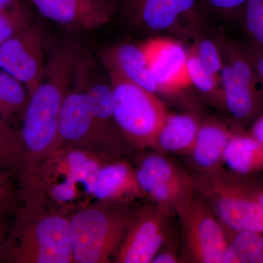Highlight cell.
Instances as JSON below:
<instances>
[{
	"label": "cell",
	"instance_id": "cell-1",
	"mask_svg": "<svg viewBox=\"0 0 263 263\" xmlns=\"http://www.w3.org/2000/svg\"><path fill=\"white\" fill-rule=\"evenodd\" d=\"M82 57L80 48L70 42L58 45L50 53L43 80L29 96L18 129L23 171L18 181L37 168L60 147V110Z\"/></svg>",
	"mask_w": 263,
	"mask_h": 263
},
{
	"label": "cell",
	"instance_id": "cell-2",
	"mask_svg": "<svg viewBox=\"0 0 263 263\" xmlns=\"http://www.w3.org/2000/svg\"><path fill=\"white\" fill-rule=\"evenodd\" d=\"M0 247V263H74L67 214L21 204Z\"/></svg>",
	"mask_w": 263,
	"mask_h": 263
},
{
	"label": "cell",
	"instance_id": "cell-3",
	"mask_svg": "<svg viewBox=\"0 0 263 263\" xmlns=\"http://www.w3.org/2000/svg\"><path fill=\"white\" fill-rule=\"evenodd\" d=\"M136 210L129 205L95 200L69 215L74 263H110Z\"/></svg>",
	"mask_w": 263,
	"mask_h": 263
},
{
	"label": "cell",
	"instance_id": "cell-4",
	"mask_svg": "<svg viewBox=\"0 0 263 263\" xmlns=\"http://www.w3.org/2000/svg\"><path fill=\"white\" fill-rule=\"evenodd\" d=\"M221 170L193 176L194 190L227 230L263 233L261 185Z\"/></svg>",
	"mask_w": 263,
	"mask_h": 263
},
{
	"label": "cell",
	"instance_id": "cell-5",
	"mask_svg": "<svg viewBox=\"0 0 263 263\" xmlns=\"http://www.w3.org/2000/svg\"><path fill=\"white\" fill-rule=\"evenodd\" d=\"M222 60L220 82L224 109L238 124L249 125L263 111V88L243 43L212 31Z\"/></svg>",
	"mask_w": 263,
	"mask_h": 263
},
{
	"label": "cell",
	"instance_id": "cell-6",
	"mask_svg": "<svg viewBox=\"0 0 263 263\" xmlns=\"http://www.w3.org/2000/svg\"><path fill=\"white\" fill-rule=\"evenodd\" d=\"M113 92L114 116L126 141L135 148H152L155 137L169 113L157 94L108 72Z\"/></svg>",
	"mask_w": 263,
	"mask_h": 263
},
{
	"label": "cell",
	"instance_id": "cell-7",
	"mask_svg": "<svg viewBox=\"0 0 263 263\" xmlns=\"http://www.w3.org/2000/svg\"><path fill=\"white\" fill-rule=\"evenodd\" d=\"M181 228L183 257L195 263H224L228 232L210 207L194 192L174 211Z\"/></svg>",
	"mask_w": 263,
	"mask_h": 263
},
{
	"label": "cell",
	"instance_id": "cell-8",
	"mask_svg": "<svg viewBox=\"0 0 263 263\" xmlns=\"http://www.w3.org/2000/svg\"><path fill=\"white\" fill-rule=\"evenodd\" d=\"M89 67V60L83 55L60 110V147H72L111 155L90 110L86 92Z\"/></svg>",
	"mask_w": 263,
	"mask_h": 263
},
{
	"label": "cell",
	"instance_id": "cell-9",
	"mask_svg": "<svg viewBox=\"0 0 263 263\" xmlns=\"http://www.w3.org/2000/svg\"><path fill=\"white\" fill-rule=\"evenodd\" d=\"M135 28L151 36L162 35L175 30L180 24L190 27L202 19L198 0H114Z\"/></svg>",
	"mask_w": 263,
	"mask_h": 263
},
{
	"label": "cell",
	"instance_id": "cell-10",
	"mask_svg": "<svg viewBox=\"0 0 263 263\" xmlns=\"http://www.w3.org/2000/svg\"><path fill=\"white\" fill-rule=\"evenodd\" d=\"M171 209L152 202L137 209L113 262L149 263L169 243Z\"/></svg>",
	"mask_w": 263,
	"mask_h": 263
},
{
	"label": "cell",
	"instance_id": "cell-11",
	"mask_svg": "<svg viewBox=\"0 0 263 263\" xmlns=\"http://www.w3.org/2000/svg\"><path fill=\"white\" fill-rule=\"evenodd\" d=\"M45 35L39 24L27 28L0 44V70L24 85L29 97L44 76Z\"/></svg>",
	"mask_w": 263,
	"mask_h": 263
},
{
	"label": "cell",
	"instance_id": "cell-12",
	"mask_svg": "<svg viewBox=\"0 0 263 263\" xmlns=\"http://www.w3.org/2000/svg\"><path fill=\"white\" fill-rule=\"evenodd\" d=\"M157 95L174 96L192 86L187 70L188 48L163 35L152 36L140 43Z\"/></svg>",
	"mask_w": 263,
	"mask_h": 263
},
{
	"label": "cell",
	"instance_id": "cell-13",
	"mask_svg": "<svg viewBox=\"0 0 263 263\" xmlns=\"http://www.w3.org/2000/svg\"><path fill=\"white\" fill-rule=\"evenodd\" d=\"M48 20L72 30L94 31L117 13L114 0H29Z\"/></svg>",
	"mask_w": 263,
	"mask_h": 263
},
{
	"label": "cell",
	"instance_id": "cell-14",
	"mask_svg": "<svg viewBox=\"0 0 263 263\" xmlns=\"http://www.w3.org/2000/svg\"><path fill=\"white\" fill-rule=\"evenodd\" d=\"M115 157H119L72 147H60L37 168L76 181L91 198V189L99 171Z\"/></svg>",
	"mask_w": 263,
	"mask_h": 263
},
{
	"label": "cell",
	"instance_id": "cell-15",
	"mask_svg": "<svg viewBox=\"0 0 263 263\" xmlns=\"http://www.w3.org/2000/svg\"><path fill=\"white\" fill-rule=\"evenodd\" d=\"M91 196L94 200L125 205L145 197L136 167L121 157L109 161L100 170Z\"/></svg>",
	"mask_w": 263,
	"mask_h": 263
},
{
	"label": "cell",
	"instance_id": "cell-16",
	"mask_svg": "<svg viewBox=\"0 0 263 263\" xmlns=\"http://www.w3.org/2000/svg\"><path fill=\"white\" fill-rule=\"evenodd\" d=\"M234 130L215 119L200 123L195 141L187 154L199 174L222 170L224 152Z\"/></svg>",
	"mask_w": 263,
	"mask_h": 263
},
{
	"label": "cell",
	"instance_id": "cell-17",
	"mask_svg": "<svg viewBox=\"0 0 263 263\" xmlns=\"http://www.w3.org/2000/svg\"><path fill=\"white\" fill-rule=\"evenodd\" d=\"M86 92L93 119L110 155L120 157L129 144L114 119L113 92L110 82L91 81L89 77Z\"/></svg>",
	"mask_w": 263,
	"mask_h": 263
},
{
	"label": "cell",
	"instance_id": "cell-18",
	"mask_svg": "<svg viewBox=\"0 0 263 263\" xmlns=\"http://www.w3.org/2000/svg\"><path fill=\"white\" fill-rule=\"evenodd\" d=\"M103 62L107 72H117L157 95V86L140 43L116 45L104 51Z\"/></svg>",
	"mask_w": 263,
	"mask_h": 263
},
{
	"label": "cell",
	"instance_id": "cell-19",
	"mask_svg": "<svg viewBox=\"0 0 263 263\" xmlns=\"http://www.w3.org/2000/svg\"><path fill=\"white\" fill-rule=\"evenodd\" d=\"M200 123L193 114L169 112L152 148L162 153L188 154L195 141Z\"/></svg>",
	"mask_w": 263,
	"mask_h": 263
},
{
	"label": "cell",
	"instance_id": "cell-20",
	"mask_svg": "<svg viewBox=\"0 0 263 263\" xmlns=\"http://www.w3.org/2000/svg\"><path fill=\"white\" fill-rule=\"evenodd\" d=\"M224 164L232 173L239 176L263 173V145L238 127L226 147Z\"/></svg>",
	"mask_w": 263,
	"mask_h": 263
},
{
	"label": "cell",
	"instance_id": "cell-21",
	"mask_svg": "<svg viewBox=\"0 0 263 263\" xmlns=\"http://www.w3.org/2000/svg\"><path fill=\"white\" fill-rule=\"evenodd\" d=\"M136 174L145 197L153 203L167 208L173 212L195 192L193 183L166 182L153 179L137 170Z\"/></svg>",
	"mask_w": 263,
	"mask_h": 263
},
{
	"label": "cell",
	"instance_id": "cell-22",
	"mask_svg": "<svg viewBox=\"0 0 263 263\" xmlns=\"http://www.w3.org/2000/svg\"><path fill=\"white\" fill-rule=\"evenodd\" d=\"M29 98L28 91L22 82L0 70V119L13 125L22 120Z\"/></svg>",
	"mask_w": 263,
	"mask_h": 263
},
{
	"label": "cell",
	"instance_id": "cell-23",
	"mask_svg": "<svg viewBox=\"0 0 263 263\" xmlns=\"http://www.w3.org/2000/svg\"><path fill=\"white\" fill-rule=\"evenodd\" d=\"M227 232L229 245L224 263H263V233L228 230Z\"/></svg>",
	"mask_w": 263,
	"mask_h": 263
},
{
	"label": "cell",
	"instance_id": "cell-24",
	"mask_svg": "<svg viewBox=\"0 0 263 263\" xmlns=\"http://www.w3.org/2000/svg\"><path fill=\"white\" fill-rule=\"evenodd\" d=\"M0 167L16 182L23 171V152L19 129L0 119Z\"/></svg>",
	"mask_w": 263,
	"mask_h": 263
},
{
	"label": "cell",
	"instance_id": "cell-25",
	"mask_svg": "<svg viewBox=\"0 0 263 263\" xmlns=\"http://www.w3.org/2000/svg\"><path fill=\"white\" fill-rule=\"evenodd\" d=\"M187 70L192 86L199 91L209 103L224 108L220 76L214 75L207 70L188 48Z\"/></svg>",
	"mask_w": 263,
	"mask_h": 263
},
{
	"label": "cell",
	"instance_id": "cell-26",
	"mask_svg": "<svg viewBox=\"0 0 263 263\" xmlns=\"http://www.w3.org/2000/svg\"><path fill=\"white\" fill-rule=\"evenodd\" d=\"M136 169L153 179L177 183H193V176L180 168L172 161L158 153H148L138 157Z\"/></svg>",
	"mask_w": 263,
	"mask_h": 263
},
{
	"label": "cell",
	"instance_id": "cell-27",
	"mask_svg": "<svg viewBox=\"0 0 263 263\" xmlns=\"http://www.w3.org/2000/svg\"><path fill=\"white\" fill-rule=\"evenodd\" d=\"M202 22L190 29L188 37L193 43L190 48L195 53L202 65L214 75L219 76L222 68L220 51L212 33L204 32L201 28Z\"/></svg>",
	"mask_w": 263,
	"mask_h": 263
},
{
	"label": "cell",
	"instance_id": "cell-28",
	"mask_svg": "<svg viewBox=\"0 0 263 263\" xmlns=\"http://www.w3.org/2000/svg\"><path fill=\"white\" fill-rule=\"evenodd\" d=\"M239 20L247 36L245 42L263 48V0H247Z\"/></svg>",
	"mask_w": 263,
	"mask_h": 263
},
{
	"label": "cell",
	"instance_id": "cell-29",
	"mask_svg": "<svg viewBox=\"0 0 263 263\" xmlns=\"http://www.w3.org/2000/svg\"><path fill=\"white\" fill-rule=\"evenodd\" d=\"M32 14L21 2L13 8L0 11V44L23 31L32 23Z\"/></svg>",
	"mask_w": 263,
	"mask_h": 263
},
{
	"label": "cell",
	"instance_id": "cell-30",
	"mask_svg": "<svg viewBox=\"0 0 263 263\" xmlns=\"http://www.w3.org/2000/svg\"><path fill=\"white\" fill-rule=\"evenodd\" d=\"M13 180L12 175L0 167V216L3 217L14 214L22 204L18 186Z\"/></svg>",
	"mask_w": 263,
	"mask_h": 263
},
{
	"label": "cell",
	"instance_id": "cell-31",
	"mask_svg": "<svg viewBox=\"0 0 263 263\" xmlns=\"http://www.w3.org/2000/svg\"><path fill=\"white\" fill-rule=\"evenodd\" d=\"M202 14L240 19L247 0H198Z\"/></svg>",
	"mask_w": 263,
	"mask_h": 263
},
{
	"label": "cell",
	"instance_id": "cell-32",
	"mask_svg": "<svg viewBox=\"0 0 263 263\" xmlns=\"http://www.w3.org/2000/svg\"><path fill=\"white\" fill-rule=\"evenodd\" d=\"M242 43L263 88V48L257 47L247 42Z\"/></svg>",
	"mask_w": 263,
	"mask_h": 263
},
{
	"label": "cell",
	"instance_id": "cell-33",
	"mask_svg": "<svg viewBox=\"0 0 263 263\" xmlns=\"http://www.w3.org/2000/svg\"><path fill=\"white\" fill-rule=\"evenodd\" d=\"M167 245L161 249L160 252L155 256L152 263H178L182 262L183 259L180 254L176 252V249L169 248Z\"/></svg>",
	"mask_w": 263,
	"mask_h": 263
},
{
	"label": "cell",
	"instance_id": "cell-34",
	"mask_svg": "<svg viewBox=\"0 0 263 263\" xmlns=\"http://www.w3.org/2000/svg\"><path fill=\"white\" fill-rule=\"evenodd\" d=\"M247 133L263 145V111L249 124Z\"/></svg>",
	"mask_w": 263,
	"mask_h": 263
},
{
	"label": "cell",
	"instance_id": "cell-35",
	"mask_svg": "<svg viewBox=\"0 0 263 263\" xmlns=\"http://www.w3.org/2000/svg\"><path fill=\"white\" fill-rule=\"evenodd\" d=\"M6 219L7 217L0 216V247L6 238L10 229V224Z\"/></svg>",
	"mask_w": 263,
	"mask_h": 263
},
{
	"label": "cell",
	"instance_id": "cell-36",
	"mask_svg": "<svg viewBox=\"0 0 263 263\" xmlns=\"http://www.w3.org/2000/svg\"><path fill=\"white\" fill-rule=\"evenodd\" d=\"M21 0H0V11L13 8L21 3Z\"/></svg>",
	"mask_w": 263,
	"mask_h": 263
},
{
	"label": "cell",
	"instance_id": "cell-37",
	"mask_svg": "<svg viewBox=\"0 0 263 263\" xmlns=\"http://www.w3.org/2000/svg\"><path fill=\"white\" fill-rule=\"evenodd\" d=\"M258 199L259 202H260L261 205H262L263 208V186H261L260 189H259L258 193Z\"/></svg>",
	"mask_w": 263,
	"mask_h": 263
}]
</instances>
